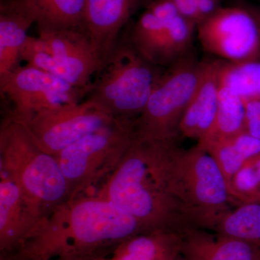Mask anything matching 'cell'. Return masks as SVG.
<instances>
[{"mask_svg": "<svg viewBox=\"0 0 260 260\" xmlns=\"http://www.w3.org/2000/svg\"><path fill=\"white\" fill-rule=\"evenodd\" d=\"M145 233L129 214L95 194L68 200L42 219L31 237L15 254L24 260H54L112 250Z\"/></svg>", "mask_w": 260, "mask_h": 260, "instance_id": "cell-1", "label": "cell"}, {"mask_svg": "<svg viewBox=\"0 0 260 260\" xmlns=\"http://www.w3.org/2000/svg\"><path fill=\"white\" fill-rule=\"evenodd\" d=\"M258 201L260 202V197H259V200H258Z\"/></svg>", "mask_w": 260, "mask_h": 260, "instance_id": "cell-36", "label": "cell"}, {"mask_svg": "<svg viewBox=\"0 0 260 260\" xmlns=\"http://www.w3.org/2000/svg\"><path fill=\"white\" fill-rule=\"evenodd\" d=\"M88 91L27 64L0 84L2 99L10 104L6 114L23 123L43 111L83 102Z\"/></svg>", "mask_w": 260, "mask_h": 260, "instance_id": "cell-8", "label": "cell"}, {"mask_svg": "<svg viewBox=\"0 0 260 260\" xmlns=\"http://www.w3.org/2000/svg\"><path fill=\"white\" fill-rule=\"evenodd\" d=\"M37 13L28 0H1L0 3V84L21 66V52Z\"/></svg>", "mask_w": 260, "mask_h": 260, "instance_id": "cell-14", "label": "cell"}, {"mask_svg": "<svg viewBox=\"0 0 260 260\" xmlns=\"http://www.w3.org/2000/svg\"><path fill=\"white\" fill-rule=\"evenodd\" d=\"M39 34L53 56L90 88L102 64L87 32L81 28H42Z\"/></svg>", "mask_w": 260, "mask_h": 260, "instance_id": "cell-13", "label": "cell"}, {"mask_svg": "<svg viewBox=\"0 0 260 260\" xmlns=\"http://www.w3.org/2000/svg\"><path fill=\"white\" fill-rule=\"evenodd\" d=\"M153 0H85L83 26L105 64L131 17ZM100 69V70H101Z\"/></svg>", "mask_w": 260, "mask_h": 260, "instance_id": "cell-11", "label": "cell"}, {"mask_svg": "<svg viewBox=\"0 0 260 260\" xmlns=\"http://www.w3.org/2000/svg\"><path fill=\"white\" fill-rule=\"evenodd\" d=\"M181 237V256L185 260H260L259 248L234 238L215 237L205 229L188 228Z\"/></svg>", "mask_w": 260, "mask_h": 260, "instance_id": "cell-16", "label": "cell"}, {"mask_svg": "<svg viewBox=\"0 0 260 260\" xmlns=\"http://www.w3.org/2000/svg\"><path fill=\"white\" fill-rule=\"evenodd\" d=\"M0 260H24L17 255L15 253H10V254H1L0 255Z\"/></svg>", "mask_w": 260, "mask_h": 260, "instance_id": "cell-32", "label": "cell"}, {"mask_svg": "<svg viewBox=\"0 0 260 260\" xmlns=\"http://www.w3.org/2000/svg\"><path fill=\"white\" fill-rule=\"evenodd\" d=\"M134 138L112 174L94 194L129 214L145 233L191 226L168 187L166 162L174 142Z\"/></svg>", "mask_w": 260, "mask_h": 260, "instance_id": "cell-2", "label": "cell"}, {"mask_svg": "<svg viewBox=\"0 0 260 260\" xmlns=\"http://www.w3.org/2000/svg\"><path fill=\"white\" fill-rule=\"evenodd\" d=\"M181 16L184 17L197 25L203 22V18L200 15L198 8V0H172Z\"/></svg>", "mask_w": 260, "mask_h": 260, "instance_id": "cell-28", "label": "cell"}, {"mask_svg": "<svg viewBox=\"0 0 260 260\" xmlns=\"http://www.w3.org/2000/svg\"><path fill=\"white\" fill-rule=\"evenodd\" d=\"M223 60H208L204 77L186 108L179 134L199 141L209 133L218 109L220 73Z\"/></svg>", "mask_w": 260, "mask_h": 260, "instance_id": "cell-15", "label": "cell"}, {"mask_svg": "<svg viewBox=\"0 0 260 260\" xmlns=\"http://www.w3.org/2000/svg\"><path fill=\"white\" fill-rule=\"evenodd\" d=\"M250 160L252 162L254 168H255L256 172H257L260 179V153H258L257 155H254L252 158H251Z\"/></svg>", "mask_w": 260, "mask_h": 260, "instance_id": "cell-31", "label": "cell"}, {"mask_svg": "<svg viewBox=\"0 0 260 260\" xmlns=\"http://www.w3.org/2000/svg\"><path fill=\"white\" fill-rule=\"evenodd\" d=\"M215 232L260 249V202L242 203L231 210L219 221Z\"/></svg>", "mask_w": 260, "mask_h": 260, "instance_id": "cell-21", "label": "cell"}, {"mask_svg": "<svg viewBox=\"0 0 260 260\" xmlns=\"http://www.w3.org/2000/svg\"><path fill=\"white\" fill-rule=\"evenodd\" d=\"M104 260H114L113 259L112 256H106L105 259Z\"/></svg>", "mask_w": 260, "mask_h": 260, "instance_id": "cell-34", "label": "cell"}, {"mask_svg": "<svg viewBox=\"0 0 260 260\" xmlns=\"http://www.w3.org/2000/svg\"><path fill=\"white\" fill-rule=\"evenodd\" d=\"M244 131H246L245 103L231 89L220 85L213 125L206 136L198 143L230 138Z\"/></svg>", "mask_w": 260, "mask_h": 260, "instance_id": "cell-19", "label": "cell"}, {"mask_svg": "<svg viewBox=\"0 0 260 260\" xmlns=\"http://www.w3.org/2000/svg\"><path fill=\"white\" fill-rule=\"evenodd\" d=\"M166 169L169 192L189 223L215 231L234 200L213 156L199 145L185 150L174 142Z\"/></svg>", "mask_w": 260, "mask_h": 260, "instance_id": "cell-3", "label": "cell"}, {"mask_svg": "<svg viewBox=\"0 0 260 260\" xmlns=\"http://www.w3.org/2000/svg\"><path fill=\"white\" fill-rule=\"evenodd\" d=\"M220 83L237 93L244 102L260 99V59L242 62L223 60Z\"/></svg>", "mask_w": 260, "mask_h": 260, "instance_id": "cell-22", "label": "cell"}, {"mask_svg": "<svg viewBox=\"0 0 260 260\" xmlns=\"http://www.w3.org/2000/svg\"><path fill=\"white\" fill-rule=\"evenodd\" d=\"M208 60L198 61L188 53L168 67L134 123L135 138L142 140H177L186 108L198 90Z\"/></svg>", "mask_w": 260, "mask_h": 260, "instance_id": "cell-6", "label": "cell"}, {"mask_svg": "<svg viewBox=\"0 0 260 260\" xmlns=\"http://www.w3.org/2000/svg\"><path fill=\"white\" fill-rule=\"evenodd\" d=\"M259 1L260 2V0H259Z\"/></svg>", "mask_w": 260, "mask_h": 260, "instance_id": "cell-37", "label": "cell"}, {"mask_svg": "<svg viewBox=\"0 0 260 260\" xmlns=\"http://www.w3.org/2000/svg\"><path fill=\"white\" fill-rule=\"evenodd\" d=\"M242 5H244V6L254 15V16L255 17L256 20H257L260 25V7L248 4V3H244V4Z\"/></svg>", "mask_w": 260, "mask_h": 260, "instance_id": "cell-30", "label": "cell"}, {"mask_svg": "<svg viewBox=\"0 0 260 260\" xmlns=\"http://www.w3.org/2000/svg\"><path fill=\"white\" fill-rule=\"evenodd\" d=\"M169 22L160 20L145 8L134 26L129 30L135 47L145 59L154 64L158 65L160 48Z\"/></svg>", "mask_w": 260, "mask_h": 260, "instance_id": "cell-23", "label": "cell"}, {"mask_svg": "<svg viewBox=\"0 0 260 260\" xmlns=\"http://www.w3.org/2000/svg\"><path fill=\"white\" fill-rule=\"evenodd\" d=\"M182 232L158 230L138 234L118 244L113 249V259L179 260Z\"/></svg>", "mask_w": 260, "mask_h": 260, "instance_id": "cell-17", "label": "cell"}, {"mask_svg": "<svg viewBox=\"0 0 260 260\" xmlns=\"http://www.w3.org/2000/svg\"><path fill=\"white\" fill-rule=\"evenodd\" d=\"M112 250L95 251V252L88 253V254H79V255H72L74 260H104L106 256L112 252Z\"/></svg>", "mask_w": 260, "mask_h": 260, "instance_id": "cell-29", "label": "cell"}, {"mask_svg": "<svg viewBox=\"0 0 260 260\" xmlns=\"http://www.w3.org/2000/svg\"><path fill=\"white\" fill-rule=\"evenodd\" d=\"M203 49L229 62L260 59V25L244 5L220 8L197 27Z\"/></svg>", "mask_w": 260, "mask_h": 260, "instance_id": "cell-9", "label": "cell"}, {"mask_svg": "<svg viewBox=\"0 0 260 260\" xmlns=\"http://www.w3.org/2000/svg\"><path fill=\"white\" fill-rule=\"evenodd\" d=\"M43 217L18 186L0 172V252H15L31 237Z\"/></svg>", "mask_w": 260, "mask_h": 260, "instance_id": "cell-12", "label": "cell"}, {"mask_svg": "<svg viewBox=\"0 0 260 260\" xmlns=\"http://www.w3.org/2000/svg\"><path fill=\"white\" fill-rule=\"evenodd\" d=\"M234 201L242 203L258 201L260 197V179L250 159L233 177L229 188Z\"/></svg>", "mask_w": 260, "mask_h": 260, "instance_id": "cell-26", "label": "cell"}, {"mask_svg": "<svg viewBox=\"0 0 260 260\" xmlns=\"http://www.w3.org/2000/svg\"><path fill=\"white\" fill-rule=\"evenodd\" d=\"M118 121L120 120L85 99L43 111L24 124L39 146L55 156L85 135Z\"/></svg>", "mask_w": 260, "mask_h": 260, "instance_id": "cell-10", "label": "cell"}, {"mask_svg": "<svg viewBox=\"0 0 260 260\" xmlns=\"http://www.w3.org/2000/svg\"><path fill=\"white\" fill-rule=\"evenodd\" d=\"M21 60L75 87L90 90L76 75L53 56L47 43L41 38L29 36L22 50Z\"/></svg>", "mask_w": 260, "mask_h": 260, "instance_id": "cell-24", "label": "cell"}, {"mask_svg": "<svg viewBox=\"0 0 260 260\" xmlns=\"http://www.w3.org/2000/svg\"><path fill=\"white\" fill-rule=\"evenodd\" d=\"M213 156L223 173L228 188L244 162L260 153V140L244 131L239 134L199 144Z\"/></svg>", "mask_w": 260, "mask_h": 260, "instance_id": "cell-18", "label": "cell"}, {"mask_svg": "<svg viewBox=\"0 0 260 260\" xmlns=\"http://www.w3.org/2000/svg\"><path fill=\"white\" fill-rule=\"evenodd\" d=\"M197 24L179 15L168 24L158 65L169 67L189 53Z\"/></svg>", "mask_w": 260, "mask_h": 260, "instance_id": "cell-25", "label": "cell"}, {"mask_svg": "<svg viewBox=\"0 0 260 260\" xmlns=\"http://www.w3.org/2000/svg\"><path fill=\"white\" fill-rule=\"evenodd\" d=\"M245 103L246 131L260 140V99Z\"/></svg>", "mask_w": 260, "mask_h": 260, "instance_id": "cell-27", "label": "cell"}, {"mask_svg": "<svg viewBox=\"0 0 260 260\" xmlns=\"http://www.w3.org/2000/svg\"><path fill=\"white\" fill-rule=\"evenodd\" d=\"M164 71L145 59L132 42L129 31L123 30L85 99L114 119L135 121Z\"/></svg>", "mask_w": 260, "mask_h": 260, "instance_id": "cell-5", "label": "cell"}, {"mask_svg": "<svg viewBox=\"0 0 260 260\" xmlns=\"http://www.w3.org/2000/svg\"><path fill=\"white\" fill-rule=\"evenodd\" d=\"M179 260H185V259H184V258H183L182 256H181L180 259H179Z\"/></svg>", "mask_w": 260, "mask_h": 260, "instance_id": "cell-35", "label": "cell"}, {"mask_svg": "<svg viewBox=\"0 0 260 260\" xmlns=\"http://www.w3.org/2000/svg\"><path fill=\"white\" fill-rule=\"evenodd\" d=\"M28 2L37 13L39 29H84L85 0H28Z\"/></svg>", "mask_w": 260, "mask_h": 260, "instance_id": "cell-20", "label": "cell"}, {"mask_svg": "<svg viewBox=\"0 0 260 260\" xmlns=\"http://www.w3.org/2000/svg\"><path fill=\"white\" fill-rule=\"evenodd\" d=\"M0 172L43 218L68 201V183L57 159L39 146L24 123L8 114L0 126Z\"/></svg>", "mask_w": 260, "mask_h": 260, "instance_id": "cell-4", "label": "cell"}, {"mask_svg": "<svg viewBox=\"0 0 260 260\" xmlns=\"http://www.w3.org/2000/svg\"><path fill=\"white\" fill-rule=\"evenodd\" d=\"M54 260H74L73 256H61V257L56 258Z\"/></svg>", "mask_w": 260, "mask_h": 260, "instance_id": "cell-33", "label": "cell"}, {"mask_svg": "<svg viewBox=\"0 0 260 260\" xmlns=\"http://www.w3.org/2000/svg\"><path fill=\"white\" fill-rule=\"evenodd\" d=\"M134 123L116 121L85 135L55 155L68 183V200L86 194L115 170L134 140Z\"/></svg>", "mask_w": 260, "mask_h": 260, "instance_id": "cell-7", "label": "cell"}]
</instances>
